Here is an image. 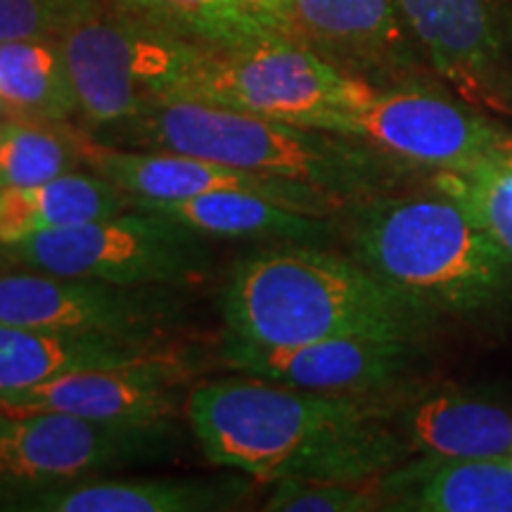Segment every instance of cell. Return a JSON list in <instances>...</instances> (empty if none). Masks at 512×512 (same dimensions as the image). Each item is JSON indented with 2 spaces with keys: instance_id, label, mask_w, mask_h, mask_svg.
<instances>
[{
  "instance_id": "277c9868",
  "label": "cell",
  "mask_w": 512,
  "mask_h": 512,
  "mask_svg": "<svg viewBox=\"0 0 512 512\" xmlns=\"http://www.w3.org/2000/svg\"><path fill=\"white\" fill-rule=\"evenodd\" d=\"M351 256L434 313L470 316L512 294V254L444 192H389L349 211Z\"/></svg>"
},
{
  "instance_id": "9a60e30c",
  "label": "cell",
  "mask_w": 512,
  "mask_h": 512,
  "mask_svg": "<svg viewBox=\"0 0 512 512\" xmlns=\"http://www.w3.org/2000/svg\"><path fill=\"white\" fill-rule=\"evenodd\" d=\"M297 41L377 86H403L418 60L394 0H292Z\"/></svg>"
},
{
  "instance_id": "9c48e42d",
  "label": "cell",
  "mask_w": 512,
  "mask_h": 512,
  "mask_svg": "<svg viewBox=\"0 0 512 512\" xmlns=\"http://www.w3.org/2000/svg\"><path fill=\"white\" fill-rule=\"evenodd\" d=\"M181 287L27 271L0 275V323L166 344L188 323Z\"/></svg>"
},
{
  "instance_id": "4316f807",
  "label": "cell",
  "mask_w": 512,
  "mask_h": 512,
  "mask_svg": "<svg viewBox=\"0 0 512 512\" xmlns=\"http://www.w3.org/2000/svg\"><path fill=\"white\" fill-rule=\"evenodd\" d=\"M95 0H0V43L57 41Z\"/></svg>"
},
{
  "instance_id": "ac0fdd59",
  "label": "cell",
  "mask_w": 512,
  "mask_h": 512,
  "mask_svg": "<svg viewBox=\"0 0 512 512\" xmlns=\"http://www.w3.org/2000/svg\"><path fill=\"white\" fill-rule=\"evenodd\" d=\"M384 510L512 512L510 458L420 456L377 479Z\"/></svg>"
},
{
  "instance_id": "5bb4252c",
  "label": "cell",
  "mask_w": 512,
  "mask_h": 512,
  "mask_svg": "<svg viewBox=\"0 0 512 512\" xmlns=\"http://www.w3.org/2000/svg\"><path fill=\"white\" fill-rule=\"evenodd\" d=\"M81 157L88 171L107 178L131 200L176 202L211 195V192H252L287 209L304 211L320 219H335L342 211L354 209V204L313 185L252 174L181 152L128 150V147L107 145L91 133H83Z\"/></svg>"
},
{
  "instance_id": "8fae6325",
  "label": "cell",
  "mask_w": 512,
  "mask_h": 512,
  "mask_svg": "<svg viewBox=\"0 0 512 512\" xmlns=\"http://www.w3.org/2000/svg\"><path fill=\"white\" fill-rule=\"evenodd\" d=\"M411 41L441 81L467 105L512 117L505 0H394Z\"/></svg>"
},
{
  "instance_id": "8992f818",
  "label": "cell",
  "mask_w": 512,
  "mask_h": 512,
  "mask_svg": "<svg viewBox=\"0 0 512 512\" xmlns=\"http://www.w3.org/2000/svg\"><path fill=\"white\" fill-rule=\"evenodd\" d=\"M88 131L107 133L166 100L197 43L95 0L57 38Z\"/></svg>"
},
{
  "instance_id": "f546056e",
  "label": "cell",
  "mask_w": 512,
  "mask_h": 512,
  "mask_svg": "<svg viewBox=\"0 0 512 512\" xmlns=\"http://www.w3.org/2000/svg\"><path fill=\"white\" fill-rule=\"evenodd\" d=\"M510 463H512V453H510Z\"/></svg>"
},
{
  "instance_id": "484cf974",
  "label": "cell",
  "mask_w": 512,
  "mask_h": 512,
  "mask_svg": "<svg viewBox=\"0 0 512 512\" xmlns=\"http://www.w3.org/2000/svg\"><path fill=\"white\" fill-rule=\"evenodd\" d=\"M268 512H370L384 510L377 482L278 479L266 498Z\"/></svg>"
},
{
  "instance_id": "d4e9b609",
  "label": "cell",
  "mask_w": 512,
  "mask_h": 512,
  "mask_svg": "<svg viewBox=\"0 0 512 512\" xmlns=\"http://www.w3.org/2000/svg\"><path fill=\"white\" fill-rule=\"evenodd\" d=\"M432 181L434 190L458 202L477 226L512 254V157L437 171Z\"/></svg>"
},
{
  "instance_id": "4fadbf2b",
  "label": "cell",
  "mask_w": 512,
  "mask_h": 512,
  "mask_svg": "<svg viewBox=\"0 0 512 512\" xmlns=\"http://www.w3.org/2000/svg\"><path fill=\"white\" fill-rule=\"evenodd\" d=\"M422 342L332 337L299 347H259L223 332L221 361L238 373L320 394H392L418 384Z\"/></svg>"
},
{
  "instance_id": "603a6c76",
  "label": "cell",
  "mask_w": 512,
  "mask_h": 512,
  "mask_svg": "<svg viewBox=\"0 0 512 512\" xmlns=\"http://www.w3.org/2000/svg\"><path fill=\"white\" fill-rule=\"evenodd\" d=\"M79 128L69 121L15 117L0 121V185H36L83 164Z\"/></svg>"
},
{
  "instance_id": "44dd1931",
  "label": "cell",
  "mask_w": 512,
  "mask_h": 512,
  "mask_svg": "<svg viewBox=\"0 0 512 512\" xmlns=\"http://www.w3.org/2000/svg\"><path fill=\"white\" fill-rule=\"evenodd\" d=\"M131 207L159 211L207 238L311 242L330 235L328 219L287 209L252 192H211L190 200H131Z\"/></svg>"
},
{
  "instance_id": "2e32d148",
  "label": "cell",
  "mask_w": 512,
  "mask_h": 512,
  "mask_svg": "<svg viewBox=\"0 0 512 512\" xmlns=\"http://www.w3.org/2000/svg\"><path fill=\"white\" fill-rule=\"evenodd\" d=\"M394 427L411 456L510 458L512 413L494 401L453 387L403 389L389 406Z\"/></svg>"
},
{
  "instance_id": "7402d4cb",
  "label": "cell",
  "mask_w": 512,
  "mask_h": 512,
  "mask_svg": "<svg viewBox=\"0 0 512 512\" xmlns=\"http://www.w3.org/2000/svg\"><path fill=\"white\" fill-rule=\"evenodd\" d=\"M0 98L15 117L69 121L79 102L57 41L0 43Z\"/></svg>"
},
{
  "instance_id": "5b68a950",
  "label": "cell",
  "mask_w": 512,
  "mask_h": 512,
  "mask_svg": "<svg viewBox=\"0 0 512 512\" xmlns=\"http://www.w3.org/2000/svg\"><path fill=\"white\" fill-rule=\"evenodd\" d=\"M375 93L373 83L304 43L271 38L230 50L197 43L166 100H195L344 136L351 114Z\"/></svg>"
},
{
  "instance_id": "f1b7e54d",
  "label": "cell",
  "mask_w": 512,
  "mask_h": 512,
  "mask_svg": "<svg viewBox=\"0 0 512 512\" xmlns=\"http://www.w3.org/2000/svg\"><path fill=\"white\" fill-rule=\"evenodd\" d=\"M8 117H10V110H8V105H5L3 98H0V121H3V119H8Z\"/></svg>"
},
{
  "instance_id": "30bf717a",
  "label": "cell",
  "mask_w": 512,
  "mask_h": 512,
  "mask_svg": "<svg viewBox=\"0 0 512 512\" xmlns=\"http://www.w3.org/2000/svg\"><path fill=\"white\" fill-rule=\"evenodd\" d=\"M344 136L361 138L415 169L458 171L512 157V131L467 102L425 86L377 88L354 112Z\"/></svg>"
},
{
  "instance_id": "e0dca14e",
  "label": "cell",
  "mask_w": 512,
  "mask_h": 512,
  "mask_svg": "<svg viewBox=\"0 0 512 512\" xmlns=\"http://www.w3.org/2000/svg\"><path fill=\"white\" fill-rule=\"evenodd\" d=\"M249 496L240 477L79 479L24 494L15 510L34 512H219Z\"/></svg>"
},
{
  "instance_id": "3957f363",
  "label": "cell",
  "mask_w": 512,
  "mask_h": 512,
  "mask_svg": "<svg viewBox=\"0 0 512 512\" xmlns=\"http://www.w3.org/2000/svg\"><path fill=\"white\" fill-rule=\"evenodd\" d=\"M114 131L117 140L143 150L181 152L252 174L306 183L354 207L401 192L420 171L361 138L195 100H157Z\"/></svg>"
},
{
  "instance_id": "7c38bea8",
  "label": "cell",
  "mask_w": 512,
  "mask_h": 512,
  "mask_svg": "<svg viewBox=\"0 0 512 512\" xmlns=\"http://www.w3.org/2000/svg\"><path fill=\"white\" fill-rule=\"evenodd\" d=\"M197 375H202V358L171 344L131 363L81 370L34 387L0 392V415L69 413L95 420H176L185 413L188 387Z\"/></svg>"
},
{
  "instance_id": "ba28073f",
  "label": "cell",
  "mask_w": 512,
  "mask_h": 512,
  "mask_svg": "<svg viewBox=\"0 0 512 512\" xmlns=\"http://www.w3.org/2000/svg\"><path fill=\"white\" fill-rule=\"evenodd\" d=\"M183 451L174 420H95L69 413L0 415V479L60 486Z\"/></svg>"
},
{
  "instance_id": "ffe728a7",
  "label": "cell",
  "mask_w": 512,
  "mask_h": 512,
  "mask_svg": "<svg viewBox=\"0 0 512 512\" xmlns=\"http://www.w3.org/2000/svg\"><path fill=\"white\" fill-rule=\"evenodd\" d=\"M126 209L131 197L93 171H72L36 185H0V247Z\"/></svg>"
},
{
  "instance_id": "6da1fadb",
  "label": "cell",
  "mask_w": 512,
  "mask_h": 512,
  "mask_svg": "<svg viewBox=\"0 0 512 512\" xmlns=\"http://www.w3.org/2000/svg\"><path fill=\"white\" fill-rule=\"evenodd\" d=\"M396 394H320L240 373L195 384L185 420L211 463L256 482H377L411 458L387 418Z\"/></svg>"
},
{
  "instance_id": "7a4b0ae2",
  "label": "cell",
  "mask_w": 512,
  "mask_h": 512,
  "mask_svg": "<svg viewBox=\"0 0 512 512\" xmlns=\"http://www.w3.org/2000/svg\"><path fill=\"white\" fill-rule=\"evenodd\" d=\"M437 316L354 256L306 242H287L240 261L223 290L226 332L259 347L356 335L422 342Z\"/></svg>"
},
{
  "instance_id": "83f0119b",
  "label": "cell",
  "mask_w": 512,
  "mask_h": 512,
  "mask_svg": "<svg viewBox=\"0 0 512 512\" xmlns=\"http://www.w3.org/2000/svg\"><path fill=\"white\" fill-rule=\"evenodd\" d=\"M238 3L275 34L297 41L292 0H238Z\"/></svg>"
},
{
  "instance_id": "52a82bcc",
  "label": "cell",
  "mask_w": 512,
  "mask_h": 512,
  "mask_svg": "<svg viewBox=\"0 0 512 512\" xmlns=\"http://www.w3.org/2000/svg\"><path fill=\"white\" fill-rule=\"evenodd\" d=\"M207 235L159 211L131 207L114 216L34 235L10 249L29 271L117 285L188 287L209 278Z\"/></svg>"
},
{
  "instance_id": "d6986e66",
  "label": "cell",
  "mask_w": 512,
  "mask_h": 512,
  "mask_svg": "<svg viewBox=\"0 0 512 512\" xmlns=\"http://www.w3.org/2000/svg\"><path fill=\"white\" fill-rule=\"evenodd\" d=\"M171 342H140L0 323V392L34 387L55 377L95 370L157 354Z\"/></svg>"
},
{
  "instance_id": "cb8c5ba5",
  "label": "cell",
  "mask_w": 512,
  "mask_h": 512,
  "mask_svg": "<svg viewBox=\"0 0 512 512\" xmlns=\"http://www.w3.org/2000/svg\"><path fill=\"white\" fill-rule=\"evenodd\" d=\"M119 5L202 46L230 50L285 38L249 15L238 0H119Z\"/></svg>"
}]
</instances>
